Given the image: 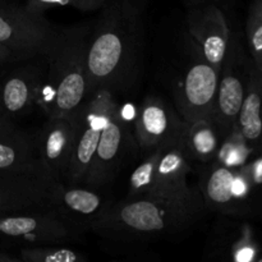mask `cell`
Masks as SVG:
<instances>
[{
    "label": "cell",
    "mask_w": 262,
    "mask_h": 262,
    "mask_svg": "<svg viewBox=\"0 0 262 262\" xmlns=\"http://www.w3.org/2000/svg\"><path fill=\"white\" fill-rule=\"evenodd\" d=\"M140 0H107L91 27L87 48L90 95L99 89L124 90L136 79L141 61Z\"/></svg>",
    "instance_id": "cell-1"
},
{
    "label": "cell",
    "mask_w": 262,
    "mask_h": 262,
    "mask_svg": "<svg viewBox=\"0 0 262 262\" xmlns=\"http://www.w3.org/2000/svg\"><path fill=\"white\" fill-rule=\"evenodd\" d=\"M91 26L58 28L45 58L36 106L46 117L76 112L90 96L87 48Z\"/></svg>",
    "instance_id": "cell-2"
},
{
    "label": "cell",
    "mask_w": 262,
    "mask_h": 262,
    "mask_svg": "<svg viewBox=\"0 0 262 262\" xmlns=\"http://www.w3.org/2000/svg\"><path fill=\"white\" fill-rule=\"evenodd\" d=\"M204 200L171 201L156 197H128L113 205L91 227L113 241H142L181 233L200 219Z\"/></svg>",
    "instance_id": "cell-3"
},
{
    "label": "cell",
    "mask_w": 262,
    "mask_h": 262,
    "mask_svg": "<svg viewBox=\"0 0 262 262\" xmlns=\"http://www.w3.org/2000/svg\"><path fill=\"white\" fill-rule=\"evenodd\" d=\"M191 170V158L184 141L154 148L130 174L128 197H156L171 201L202 199L200 189L188 184Z\"/></svg>",
    "instance_id": "cell-4"
},
{
    "label": "cell",
    "mask_w": 262,
    "mask_h": 262,
    "mask_svg": "<svg viewBox=\"0 0 262 262\" xmlns=\"http://www.w3.org/2000/svg\"><path fill=\"white\" fill-rule=\"evenodd\" d=\"M189 60L173 86L176 109L184 122L211 119L216 101L219 72L205 59L192 40Z\"/></svg>",
    "instance_id": "cell-5"
},
{
    "label": "cell",
    "mask_w": 262,
    "mask_h": 262,
    "mask_svg": "<svg viewBox=\"0 0 262 262\" xmlns=\"http://www.w3.org/2000/svg\"><path fill=\"white\" fill-rule=\"evenodd\" d=\"M117 105L113 91L99 89L95 90L76 110V137L64 183L79 184L83 182L102 129Z\"/></svg>",
    "instance_id": "cell-6"
},
{
    "label": "cell",
    "mask_w": 262,
    "mask_h": 262,
    "mask_svg": "<svg viewBox=\"0 0 262 262\" xmlns=\"http://www.w3.org/2000/svg\"><path fill=\"white\" fill-rule=\"evenodd\" d=\"M56 31L42 13L32 12L26 5L0 4V45L23 60L45 55Z\"/></svg>",
    "instance_id": "cell-7"
},
{
    "label": "cell",
    "mask_w": 262,
    "mask_h": 262,
    "mask_svg": "<svg viewBox=\"0 0 262 262\" xmlns=\"http://www.w3.org/2000/svg\"><path fill=\"white\" fill-rule=\"evenodd\" d=\"M78 234L49 206L0 216V237L25 246H63L76 241Z\"/></svg>",
    "instance_id": "cell-8"
},
{
    "label": "cell",
    "mask_w": 262,
    "mask_h": 262,
    "mask_svg": "<svg viewBox=\"0 0 262 262\" xmlns=\"http://www.w3.org/2000/svg\"><path fill=\"white\" fill-rule=\"evenodd\" d=\"M55 184L40 160L22 170L0 173V216L48 206Z\"/></svg>",
    "instance_id": "cell-9"
},
{
    "label": "cell",
    "mask_w": 262,
    "mask_h": 262,
    "mask_svg": "<svg viewBox=\"0 0 262 262\" xmlns=\"http://www.w3.org/2000/svg\"><path fill=\"white\" fill-rule=\"evenodd\" d=\"M136 141L148 151L184 141L187 124L178 110L158 96L146 97L135 118Z\"/></svg>",
    "instance_id": "cell-10"
},
{
    "label": "cell",
    "mask_w": 262,
    "mask_h": 262,
    "mask_svg": "<svg viewBox=\"0 0 262 262\" xmlns=\"http://www.w3.org/2000/svg\"><path fill=\"white\" fill-rule=\"evenodd\" d=\"M129 142L128 119L124 115V110L117 105L114 112L107 118L100 136L99 145L82 183L95 189L109 183L124 160Z\"/></svg>",
    "instance_id": "cell-11"
},
{
    "label": "cell",
    "mask_w": 262,
    "mask_h": 262,
    "mask_svg": "<svg viewBox=\"0 0 262 262\" xmlns=\"http://www.w3.org/2000/svg\"><path fill=\"white\" fill-rule=\"evenodd\" d=\"M45 72V58L23 60L0 81V109L9 119L27 115L36 107L38 91Z\"/></svg>",
    "instance_id": "cell-12"
},
{
    "label": "cell",
    "mask_w": 262,
    "mask_h": 262,
    "mask_svg": "<svg viewBox=\"0 0 262 262\" xmlns=\"http://www.w3.org/2000/svg\"><path fill=\"white\" fill-rule=\"evenodd\" d=\"M48 206L81 233L84 229H91L107 211L110 204L95 188H82L77 184L56 182L49 197Z\"/></svg>",
    "instance_id": "cell-13"
},
{
    "label": "cell",
    "mask_w": 262,
    "mask_h": 262,
    "mask_svg": "<svg viewBox=\"0 0 262 262\" xmlns=\"http://www.w3.org/2000/svg\"><path fill=\"white\" fill-rule=\"evenodd\" d=\"M76 112L49 117L36 140L37 158L56 182H66L76 137Z\"/></svg>",
    "instance_id": "cell-14"
},
{
    "label": "cell",
    "mask_w": 262,
    "mask_h": 262,
    "mask_svg": "<svg viewBox=\"0 0 262 262\" xmlns=\"http://www.w3.org/2000/svg\"><path fill=\"white\" fill-rule=\"evenodd\" d=\"M187 30L207 61L220 71L228 48V30L224 15L216 3L187 5Z\"/></svg>",
    "instance_id": "cell-15"
},
{
    "label": "cell",
    "mask_w": 262,
    "mask_h": 262,
    "mask_svg": "<svg viewBox=\"0 0 262 262\" xmlns=\"http://www.w3.org/2000/svg\"><path fill=\"white\" fill-rule=\"evenodd\" d=\"M38 163L36 140L14 124L0 127V173L22 170Z\"/></svg>",
    "instance_id": "cell-16"
},
{
    "label": "cell",
    "mask_w": 262,
    "mask_h": 262,
    "mask_svg": "<svg viewBox=\"0 0 262 262\" xmlns=\"http://www.w3.org/2000/svg\"><path fill=\"white\" fill-rule=\"evenodd\" d=\"M245 100V84L242 79L230 71L227 61L223 60L219 71L216 101L211 120L217 127L227 129L239 114Z\"/></svg>",
    "instance_id": "cell-17"
},
{
    "label": "cell",
    "mask_w": 262,
    "mask_h": 262,
    "mask_svg": "<svg viewBox=\"0 0 262 262\" xmlns=\"http://www.w3.org/2000/svg\"><path fill=\"white\" fill-rule=\"evenodd\" d=\"M235 176L229 166L216 165L206 170L200 181V192L204 200L205 207L222 209L234 199Z\"/></svg>",
    "instance_id": "cell-18"
},
{
    "label": "cell",
    "mask_w": 262,
    "mask_h": 262,
    "mask_svg": "<svg viewBox=\"0 0 262 262\" xmlns=\"http://www.w3.org/2000/svg\"><path fill=\"white\" fill-rule=\"evenodd\" d=\"M184 146L191 160L209 163L219 147V138L214 122L211 119H204L188 123L184 135Z\"/></svg>",
    "instance_id": "cell-19"
},
{
    "label": "cell",
    "mask_w": 262,
    "mask_h": 262,
    "mask_svg": "<svg viewBox=\"0 0 262 262\" xmlns=\"http://www.w3.org/2000/svg\"><path fill=\"white\" fill-rule=\"evenodd\" d=\"M19 262H81L84 257L77 251L59 245L25 246L17 255Z\"/></svg>",
    "instance_id": "cell-20"
},
{
    "label": "cell",
    "mask_w": 262,
    "mask_h": 262,
    "mask_svg": "<svg viewBox=\"0 0 262 262\" xmlns=\"http://www.w3.org/2000/svg\"><path fill=\"white\" fill-rule=\"evenodd\" d=\"M241 129L243 136L247 140L255 141L260 138L262 133V120H261V97L257 92H248V95L243 100L238 114Z\"/></svg>",
    "instance_id": "cell-21"
},
{
    "label": "cell",
    "mask_w": 262,
    "mask_h": 262,
    "mask_svg": "<svg viewBox=\"0 0 262 262\" xmlns=\"http://www.w3.org/2000/svg\"><path fill=\"white\" fill-rule=\"evenodd\" d=\"M107 0H26V7L32 12L42 13L53 8L71 7L81 12H95L101 10Z\"/></svg>",
    "instance_id": "cell-22"
},
{
    "label": "cell",
    "mask_w": 262,
    "mask_h": 262,
    "mask_svg": "<svg viewBox=\"0 0 262 262\" xmlns=\"http://www.w3.org/2000/svg\"><path fill=\"white\" fill-rule=\"evenodd\" d=\"M23 59L12 50H9L5 46L0 45V66H5V64H13V63H20Z\"/></svg>",
    "instance_id": "cell-23"
},
{
    "label": "cell",
    "mask_w": 262,
    "mask_h": 262,
    "mask_svg": "<svg viewBox=\"0 0 262 262\" xmlns=\"http://www.w3.org/2000/svg\"><path fill=\"white\" fill-rule=\"evenodd\" d=\"M251 43L256 54H262V23L253 28L251 33Z\"/></svg>",
    "instance_id": "cell-24"
},
{
    "label": "cell",
    "mask_w": 262,
    "mask_h": 262,
    "mask_svg": "<svg viewBox=\"0 0 262 262\" xmlns=\"http://www.w3.org/2000/svg\"><path fill=\"white\" fill-rule=\"evenodd\" d=\"M253 257V251L251 248H243L235 256V260L237 261H251Z\"/></svg>",
    "instance_id": "cell-25"
},
{
    "label": "cell",
    "mask_w": 262,
    "mask_h": 262,
    "mask_svg": "<svg viewBox=\"0 0 262 262\" xmlns=\"http://www.w3.org/2000/svg\"><path fill=\"white\" fill-rule=\"evenodd\" d=\"M186 3V5H191V4H197V3H204V2H211V3H219L222 0H183Z\"/></svg>",
    "instance_id": "cell-26"
},
{
    "label": "cell",
    "mask_w": 262,
    "mask_h": 262,
    "mask_svg": "<svg viewBox=\"0 0 262 262\" xmlns=\"http://www.w3.org/2000/svg\"><path fill=\"white\" fill-rule=\"evenodd\" d=\"M9 125H12V124H9ZM0 127H4V125H0Z\"/></svg>",
    "instance_id": "cell-27"
}]
</instances>
